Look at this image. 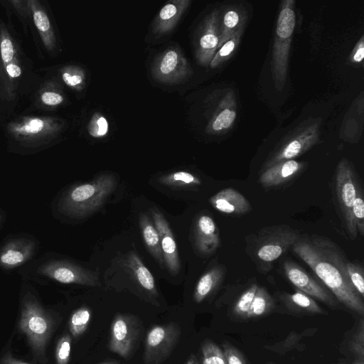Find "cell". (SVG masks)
Masks as SVG:
<instances>
[{
    "label": "cell",
    "instance_id": "cell-13",
    "mask_svg": "<svg viewBox=\"0 0 364 364\" xmlns=\"http://www.w3.org/2000/svg\"><path fill=\"white\" fill-rule=\"evenodd\" d=\"M195 38V55L198 63L208 65L213 59L219 43L220 20L218 11H213L198 28Z\"/></svg>",
    "mask_w": 364,
    "mask_h": 364
},
{
    "label": "cell",
    "instance_id": "cell-41",
    "mask_svg": "<svg viewBox=\"0 0 364 364\" xmlns=\"http://www.w3.org/2000/svg\"><path fill=\"white\" fill-rule=\"evenodd\" d=\"M44 127V122L40 119H33L25 124L20 131L28 134H36L40 132Z\"/></svg>",
    "mask_w": 364,
    "mask_h": 364
},
{
    "label": "cell",
    "instance_id": "cell-3",
    "mask_svg": "<svg viewBox=\"0 0 364 364\" xmlns=\"http://www.w3.org/2000/svg\"><path fill=\"white\" fill-rule=\"evenodd\" d=\"M117 186L116 177L110 173L75 186L60 198L58 210L72 218H85L99 210Z\"/></svg>",
    "mask_w": 364,
    "mask_h": 364
},
{
    "label": "cell",
    "instance_id": "cell-5",
    "mask_svg": "<svg viewBox=\"0 0 364 364\" xmlns=\"http://www.w3.org/2000/svg\"><path fill=\"white\" fill-rule=\"evenodd\" d=\"M336 206L343 226L351 240L356 239L357 230L352 218V208L362 182L353 164L346 159L338 164L333 178Z\"/></svg>",
    "mask_w": 364,
    "mask_h": 364
},
{
    "label": "cell",
    "instance_id": "cell-32",
    "mask_svg": "<svg viewBox=\"0 0 364 364\" xmlns=\"http://www.w3.org/2000/svg\"><path fill=\"white\" fill-rule=\"evenodd\" d=\"M346 269L349 280L362 299L364 298V270L362 264L357 260H348Z\"/></svg>",
    "mask_w": 364,
    "mask_h": 364
},
{
    "label": "cell",
    "instance_id": "cell-33",
    "mask_svg": "<svg viewBox=\"0 0 364 364\" xmlns=\"http://www.w3.org/2000/svg\"><path fill=\"white\" fill-rule=\"evenodd\" d=\"M352 218L358 235H364V194L362 188L357 194L352 208Z\"/></svg>",
    "mask_w": 364,
    "mask_h": 364
},
{
    "label": "cell",
    "instance_id": "cell-45",
    "mask_svg": "<svg viewBox=\"0 0 364 364\" xmlns=\"http://www.w3.org/2000/svg\"><path fill=\"white\" fill-rule=\"evenodd\" d=\"M6 72L9 74V75L11 77H18L21 73V68L14 64H9L6 68Z\"/></svg>",
    "mask_w": 364,
    "mask_h": 364
},
{
    "label": "cell",
    "instance_id": "cell-15",
    "mask_svg": "<svg viewBox=\"0 0 364 364\" xmlns=\"http://www.w3.org/2000/svg\"><path fill=\"white\" fill-rule=\"evenodd\" d=\"M306 167L304 161H281L259 171V182L265 188H278L294 180Z\"/></svg>",
    "mask_w": 364,
    "mask_h": 364
},
{
    "label": "cell",
    "instance_id": "cell-46",
    "mask_svg": "<svg viewBox=\"0 0 364 364\" xmlns=\"http://www.w3.org/2000/svg\"><path fill=\"white\" fill-rule=\"evenodd\" d=\"M364 58V46H363V38H361V41L360 42V45L358 48H357L355 54L353 55V60L357 63H360L363 60Z\"/></svg>",
    "mask_w": 364,
    "mask_h": 364
},
{
    "label": "cell",
    "instance_id": "cell-8",
    "mask_svg": "<svg viewBox=\"0 0 364 364\" xmlns=\"http://www.w3.org/2000/svg\"><path fill=\"white\" fill-rule=\"evenodd\" d=\"M193 70L178 47H170L161 53L154 62L152 75L163 83H178L188 78Z\"/></svg>",
    "mask_w": 364,
    "mask_h": 364
},
{
    "label": "cell",
    "instance_id": "cell-48",
    "mask_svg": "<svg viewBox=\"0 0 364 364\" xmlns=\"http://www.w3.org/2000/svg\"><path fill=\"white\" fill-rule=\"evenodd\" d=\"M352 364H364L363 359H356Z\"/></svg>",
    "mask_w": 364,
    "mask_h": 364
},
{
    "label": "cell",
    "instance_id": "cell-16",
    "mask_svg": "<svg viewBox=\"0 0 364 364\" xmlns=\"http://www.w3.org/2000/svg\"><path fill=\"white\" fill-rule=\"evenodd\" d=\"M194 245L197 252L210 256L217 250L220 239L217 225L211 216L200 214L196 219L193 230Z\"/></svg>",
    "mask_w": 364,
    "mask_h": 364
},
{
    "label": "cell",
    "instance_id": "cell-37",
    "mask_svg": "<svg viewBox=\"0 0 364 364\" xmlns=\"http://www.w3.org/2000/svg\"><path fill=\"white\" fill-rule=\"evenodd\" d=\"M349 348L351 352L358 358L363 359L364 357V321L361 318L358 322V328L353 333L349 343Z\"/></svg>",
    "mask_w": 364,
    "mask_h": 364
},
{
    "label": "cell",
    "instance_id": "cell-34",
    "mask_svg": "<svg viewBox=\"0 0 364 364\" xmlns=\"http://www.w3.org/2000/svg\"><path fill=\"white\" fill-rule=\"evenodd\" d=\"M312 334L313 329L306 330L301 333H291L284 341L272 346H267L264 348L278 353H284L287 351L296 347L299 343V341L302 338L307 336L308 335L311 336Z\"/></svg>",
    "mask_w": 364,
    "mask_h": 364
},
{
    "label": "cell",
    "instance_id": "cell-26",
    "mask_svg": "<svg viewBox=\"0 0 364 364\" xmlns=\"http://www.w3.org/2000/svg\"><path fill=\"white\" fill-rule=\"evenodd\" d=\"M92 312L86 306L75 310L69 320V330L73 338H77L87 330L91 319Z\"/></svg>",
    "mask_w": 364,
    "mask_h": 364
},
{
    "label": "cell",
    "instance_id": "cell-9",
    "mask_svg": "<svg viewBox=\"0 0 364 364\" xmlns=\"http://www.w3.org/2000/svg\"><path fill=\"white\" fill-rule=\"evenodd\" d=\"M179 328L173 323L156 325L148 332L144 360L146 364H160L174 348L180 337Z\"/></svg>",
    "mask_w": 364,
    "mask_h": 364
},
{
    "label": "cell",
    "instance_id": "cell-38",
    "mask_svg": "<svg viewBox=\"0 0 364 364\" xmlns=\"http://www.w3.org/2000/svg\"><path fill=\"white\" fill-rule=\"evenodd\" d=\"M223 348L228 364H247L244 355L230 343L224 342Z\"/></svg>",
    "mask_w": 364,
    "mask_h": 364
},
{
    "label": "cell",
    "instance_id": "cell-2",
    "mask_svg": "<svg viewBox=\"0 0 364 364\" xmlns=\"http://www.w3.org/2000/svg\"><path fill=\"white\" fill-rule=\"evenodd\" d=\"M300 235L298 230L286 224L267 226L246 237L245 251L257 271L267 274Z\"/></svg>",
    "mask_w": 364,
    "mask_h": 364
},
{
    "label": "cell",
    "instance_id": "cell-20",
    "mask_svg": "<svg viewBox=\"0 0 364 364\" xmlns=\"http://www.w3.org/2000/svg\"><path fill=\"white\" fill-rule=\"evenodd\" d=\"M124 264L134 280L144 290L152 295H157L155 281L151 273L135 252L131 251L126 255Z\"/></svg>",
    "mask_w": 364,
    "mask_h": 364
},
{
    "label": "cell",
    "instance_id": "cell-14",
    "mask_svg": "<svg viewBox=\"0 0 364 364\" xmlns=\"http://www.w3.org/2000/svg\"><path fill=\"white\" fill-rule=\"evenodd\" d=\"M155 227L159 232L164 265L169 273L177 275L181 270V260L176 241L168 223L157 209L151 210Z\"/></svg>",
    "mask_w": 364,
    "mask_h": 364
},
{
    "label": "cell",
    "instance_id": "cell-30",
    "mask_svg": "<svg viewBox=\"0 0 364 364\" xmlns=\"http://www.w3.org/2000/svg\"><path fill=\"white\" fill-rule=\"evenodd\" d=\"M219 109L208 124V131L217 132L228 129L234 122L236 112L228 107Z\"/></svg>",
    "mask_w": 364,
    "mask_h": 364
},
{
    "label": "cell",
    "instance_id": "cell-17",
    "mask_svg": "<svg viewBox=\"0 0 364 364\" xmlns=\"http://www.w3.org/2000/svg\"><path fill=\"white\" fill-rule=\"evenodd\" d=\"M209 202L218 211L231 216H240L252 210V205L240 192L226 188L213 195Z\"/></svg>",
    "mask_w": 364,
    "mask_h": 364
},
{
    "label": "cell",
    "instance_id": "cell-47",
    "mask_svg": "<svg viewBox=\"0 0 364 364\" xmlns=\"http://www.w3.org/2000/svg\"><path fill=\"white\" fill-rule=\"evenodd\" d=\"M186 364H199L196 356L194 354H191L186 361Z\"/></svg>",
    "mask_w": 364,
    "mask_h": 364
},
{
    "label": "cell",
    "instance_id": "cell-42",
    "mask_svg": "<svg viewBox=\"0 0 364 364\" xmlns=\"http://www.w3.org/2000/svg\"><path fill=\"white\" fill-rule=\"evenodd\" d=\"M0 48L3 61L5 63L11 61L14 55V48L11 41L8 38L4 39L1 43Z\"/></svg>",
    "mask_w": 364,
    "mask_h": 364
},
{
    "label": "cell",
    "instance_id": "cell-19",
    "mask_svg": "<svg viewBox=\"0 0 364 364\" xmlns=\"http://www.w3.org/2000/svg\"><path fill=\"white\" fill-rule=\"evenodd\" d=\"M34 242L25 239L14 240L7 243L0 252V264L11 268L26 262L32 255Z\"/></svg>",
    "mask_w": 364,
    "mask_h": 364
},
{
    "label": "cell",
    "instance_id": "cell-6",
    "mask_svg": "<svg viewBox=\"0 0 364 364\" xmlns=\"http://www.w3.org/2000/svg\"><path fill=\"white\" fill-rule=\"evenodd\" d=\"M294 3V1L290 0L287 5L286 1H284V5L279 14L276 26L272 65L278 89L286 79L289 50L296 25V16L292 9Z\"/></svg>",
    "mask_w": 364,
    "mask_h": 364
},
{
    "label": "cell",
    "instance_id": "cell-35",
    "mask_svg": "<svg viewBox=\"0 0 364 364\" xmlns=\"http://www.w3.org/2000/svg\"><path fill=\"white\" fill-rule=\"evenodd\" d=\"M71 336L68 334L63 335L58 340L55 348L56 364H68L70 359Z\"/></svg>",
    "mask_w": 364,
    "mask_h": 364
},
{
    "label": "cell",
    "instance_id": "cell-7",
    "mask_svg": "<svg viewBox=\"0 0 364 364\" xmlns=\"http://www.w3.org/2000/svg\"><path fill=\"white\" fill-rule=\"evenodd\" d=\"M319 126L317 124L304 127L286 139L269 156L259 171L287 160H291L305 153L319 139Z\"/></svg>",
    "mask_w": 364,
    "mask_h": 364
},
{
    "label": "cell",
    "instance_id": "cell-49",
    "mask_svg": "<svg viewBox=\"0 0 364 364\" xmlns=\"http://www.w3.org/2000/svg\"><path fill=\"white\" fill-rule=\"evenodd\" d=\"M266 364H277V363H273V362H268V363H267Z\"/></svg>",
    "mask_w": 364,
    "mask_h": 364
},
{
    "label": "cell",
    "instance_id": "cell-25",
    "mask_svg": "<svg viewBox=\"0 0 364 364\" xmlns=\"http://www.w3.org/2000/svg\"><path fill=\"white\" fill-rule=\"evenodd\" d=\"M158 181L166 186L173 188H186L200 186V179L188 171H175L159 178Z\"/></svg>",
    "mask_w": 364,
    "mask_h": 364
},
{
    "label": "cell",
    "instance_id": "cell-36",
    "mask_svg": "<svg viewBox=\"0 0 364 364\" xmlns=\"http://www.w3.org/2000/svg\"><path fill=\"white\" fill-rule=\"evenodd\" d=\"M87 129L91 136L94 138L103 137L109 131L107 119L100 113H95L88 124Z\"/></svg>",
    "mask_w": 364,
    "mask_h": 364
},
{
    "label": "cell",
    "instance_id": "cell-44",
    "mask_svg": "<svg viewBox=\"0 0 364 364\" xmlns=\"http://www.w3.org/2000/svg\"><path fill=\"white\" fill-rule=\"evenodd\" d=\"M0 364H30L14 358L10 352L6 353L0 359Z\"/></svg>",
    "mask_w": 364,
    "mask_h": 364
},
{
    "label": "cell",
    "instance_id": "cell-31",
    "mask_svg": "<svg viewBox=\"0 0 364 364\" xmlns=\"http://www.w3.org/2000/svg\"><path fill=\"white\" fill-rule=\"evenodd\" d=\"M203 364H228L221 348L211 341H205L201 346Z\"/></svg>",
    "mask_w": 364,
    "mask_h": 364
},
{
    "label": "cell",
    "instance_id": "cell-18",
    "mask_svg": "<svg viewBox=\"0 0 364 364\" xmlns=\"http://www.w3.org/2000/svg\"><path fill=\"white\" fill-rule=\"evenodd\" d=\"M189 0H173L168 1L159 11L153 23V31L156 35H165L171 31L190 4Z\"/></svg>",
    "mask_w": 364,
    "mask_h": 364
},
{
    "label": "cell",
    "instance_id": "cell-11",
    "mask_svg": "<svg viewBox=\"0 0 364 364\" xmlns=\"http://www.w3.org/2000/svg\"><path fill=\"white\" fill-rule=\"evenodd\" d=\"M283 271L287 279L296 289L331 308L338 306V302L334 296L297 263L289 259L286 260L283 263Z\"/></svg>",
    "mask_w": 364,
    "mask_h": 364
},
{
    "label": "cell",
    "instance_id": "cell-40",
    "mask_svg": "<svg viewBox=\"0 0 364 364\" xmlns=\"http://www.w3.org/2000/svg\"><path fill=\"white\" fill-rule=\"evenodd\" d=\"M34 23L41 31L45 32L50 28V21L45 13L41 11H36L33 14Z\"/></svg>",
    "mask_w": 364,
    "mask_h": 364
},
{
    "label": "cell",
    "instance_id": "cell-39",
    "mask_svg": "<svg viewBox=\"0 0 364 364\" xmlns=\"http://www.w3.org/2000/svg\"><path fill=\"white\" fill-rule=\"evenodd\" d=\"M62 78L65 84L72 87H82L85 82V74L82 70L64 72Z\"/></svg>",
    "mask_w": 364,
    "mask_h": 364
},
{
    "label": "cell",
    "instance_id": "cell-10",
    "mask_svg": "<svg viewBox=\"0 0 364 364\" xmlns=\"http://www.w3.org/2000/svg\"><path fill=\"white\" fill-rule=\"evenodd\" d=\"M37 272L63 284H77L89 287L101 285L97 272L68 261H49L41 265Z\"/></svg>",
    "mask_w": 364,
    "mask_h": 364
},
{
    "label": "cell",
    "instance_id": "cell-50",
    "mask_svg": "<svg viewBox=\"0 0 364 364\" xmlns=\"http://www.w3.org/2000/svg\"><path fill=\"white\" fill-rule=\"evenodd\" d=\"M100 364H113V363H100Z\"/></svg>",
    "mask_w": 364,
    "mask_h": 364
},
{
    "label": "cell",
    "instance_id": "cell-24",
    "mask_svg": "<svg viewBox=\"0 0 364 364\" xmlns=\"http://www.w3.org/2000/svg\"><path fill=\"white\" fill-rule=\"evenodd\" d=\"M274 307V301L267 290L258 287L251 304L247 318H257L269 314Z\"/></svg>",
    "mask_w": 364,
    "mask_h": 364
},
{
    "label": "cell",
    "instance_id": "cell-51",
    "mask_svg": "<svg viewBox=\"0 0 364 364\" xmlns=\"http://www.w3.org/2000/svg\"><path fill=\"white\" fill-rule=\"evenodd\" d=\"M338 364H346V363H338Z\"/></svg>",
    "mask_w": 364,
    "mask_h": 364
},
{
    "label": "cell",
    "instance_id": "cell-23",
    "mask_svg": "<svg viewBox=\"0 0 364 364\" xmlns=\"http://www.w3.org/2000/svg\"><path fill=\"white\" fill-rule=\"evenodd\" d=\"M281 299L289 309L294 311L308 314H326L313 298L299 289L292 294H282Z\"/></svg>",
    "mask_w": 364,
    "mask_h": 364
},
{
    "label": "cell",
    "instance_id": "cell-4",
    "mask_svg": "<svg viewBox=\"0 0 364 364\" xmlns=\"http://www.w3.org/2000/svg\"><path fill=\"white\" fill-rule=\"evenodd\" d=\"M54 325L51 314L27 294L21 302L18 329L25 335L33 355L43 363L48 361L46 349Z\"/></svg>",
    "mask_w": 364,
    "mask_h": 364
},
{
    "label": "cell",
    "instance_id": "cell-12",
    "mask_svg": "<svg viewBox=\"0 0 364 364\" xmlns=\"http://www.w3.org/2000/svg\"><path fill=\"white\" fill-rule=\"evenodd\" d=\"M138 327L136 320L132 316L117 315L111 324L109 349L128 359L134 350L139 334Z\"/></svg>",
    "mask_w": 364,
    "mask_h": 364
},
{
    "label": "cell",
    "instance_id": "cell-22",
    "mask_svg": "<svg viewBox=\"0 0 364 364\" xmlns=\"http://www.w3.org/2000/svg\"><path fill=\"white\" fill-rule=\"evenodd\" d=\"M139 226L146 247L161 268H164V262L160 244L159 232L146 214L139 215Z\"/></svg>",
    "mask_w": 364,
    "mask_h": 364
},
{
    "label": "cell",
    "instance_id": "cell-28",
    "mask_svg": "<svg viewBox=\"0 0 364 364\" xmlns=\"http://www.w3.org/2000/svg\"><path fill=\"white\" fill-rule=\"evenodd\" d=\"M257 283L251 284L236 301L233 309V314L240 319H247V314L258 288Z\"/></svg>",
    "mask_w": 364,
    "mask_h": 364
},
{
    "label": "cell",
    "instance_id": "cell-27",
    "mask_svg": "<svg viewBox=\"0 0 364 364\" xmlns=\"http://www.w3.org/2000/svg\"><path fill=\"white\" fill-rule=\"evenodd\" d=\"M239 23L240 15L235 10H229L225 13L221 28H220L219 43L217 50L241 28L238 27Z\"/></svg>",
    "mask_w": 364,
    "mask_h": 364
},
{
    "label": "cell",
    "instance_id": "cell-43",
    "mask_svg": "<svg viewBox=\"0 0 364 364\" xmlns=\"http://www.w3.org/2000/svg\"><path fill=\"white\" fill-rule=\"evenodd\" d=\"M43 102L48 105H56L63 101V97L58 93L53 92H46L41 96Z\"/></svg>",
    "mask_w": 364,
    "mask_h": 364
},
{
    "label": "cell",
    "instance_id": "cell-29",
    "mask_svg": "<svg viewBox=\"0 0 364 364\" xmlns=\"http://www.w3.org/2000/svg\"><path fill=\"white\" fill-rule=\"evenodd\" d=\"M241 33L242 28H239L237 31L215 52L209 64L211 68L218 67L231 56L240 41Z\"/></svg>",
    "mask_w": 364,
    "mask_h": 364
},
{
    "label": "cell",
    "instance_id": "cell-52",
    "mask_svg": "<svg viewBox=\"0 0 364 364\" xmlns=\"http://www.w3.org/2000/svg\"><path fill=\"white\" fill-rule=\"evenodd\" d=\"M0 221H1V219H0Z\"/></svg>",
    "mask_w": 364,
    "mask_h": 364
},
{
    "label": "cell",
    "instance_id": "cell-21",
    "mask_svg": "<svg viewBox=\"0 0 364 364\" xmlns=\"http://www.w3.org/2000/svg\"><path fill=\"white\" fill-rule=\"evenodd\" d=\"M225 274V269L220 264L207 270L197 282L193 293L194 301L200 303L208 297L223 282Z\"/></svg>",
    "mask_w": 364,
    "mask_h": 364
},
{
    "label": "cell",
    "instance_id": "cell-1",
    "mask_svg": "<svg viewBox=\"0 0 364 364\" xmlns=\"http://www.w3.org/2000/svg\"><path fill=\"white\" fill-rule=\"evenodd\" d=\"M331 294L346 307L363 316V299L351 284L346 269L348 259L331 239L316 234L300 235L291 247Z\"/></svg>",
    "mask_w": 364,
    "mask_h": 364
}]
</instances>
